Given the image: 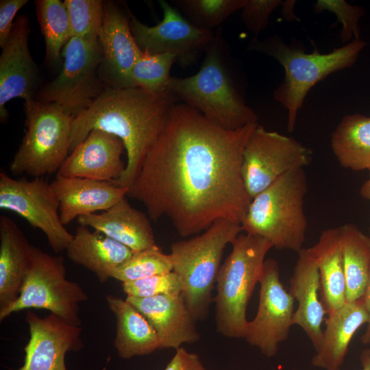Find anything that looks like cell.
<instances>
[{
  "label": "cell",
  "mask_w": 370,
  "mask_h": 370,
  "mask_svg": "<svg viewBox=\"0 0 370 370\" xmlns=\"http://www.w3.org/2000/svg\"><path fill=\"white\" fill-rule=\"evenodd\" d=\"M29 339L24 347L23 365L18 370H66L65 356L84 347L82 328L50 313L40 317L28 310L25 317Z\"/></svg>",
  "instance_id": "cell-15"
},
{
  "label": "cell",
  "mask_w": 370,
  "mask_h": 370,
  "mask_svg": "<svg viewBox=\"0 0 370 370\" xmlns=\"http://www.w3.org/2000/svg\"><path fill=\"white\" fill-rule=\"evenodd\" d=\"M231 245L232 251L217 278L215 323L223 336L243 338L249 321L248 302L260 282L265 256L273 247L264 238L246 233H241Z\"/></svg>",
  "instance_id": "cell-7"
},
{
  "label": "cell",
  "mask_w": 370,
  "mask_h": 370,
  "mask_svg": "<svg viewBox=\"0 0 370 370\" xmlns=\"http://www.w3.org/2000/svg\"><path fill=\"white\" fill-rule=\"evenodd\" d=\"M312 151L296 139L258 125L243 153L242 175L251 198L286 173L311 162Z\"/></svg>",
  "instance_id": "cell-11"
},
{
  "label": "cell",
  "mask_w": 370,
  "mask_h": 370,
  "mask_svg": "<svg viewBox=\"0 0 370 370\" xmlns=\"http://www.w3.org/2000/svg\"><path fill=\"white\" fill-rule=\"evenodd\" d=\"M173 271L169 254H164L157 245L134 252L132 256L116 268L111 275L123 282L134 281Z\"/></svg>",
  "instance_id": "cell-33"
},
{
  "label": "cell",
  "mask_w": 370,
  "mask_h": 370,
  "mask_svg": "<svg viewBox=\"0 0 370 370\" xmlns=\"http://www.w3.org/2000/svg\"><path fill=\"white\" fill-rule=\"evenodd\" d=\"M159 3L163 18L154 26L145 25L130 14L131 31L138 47L149 54L173 55L183 66L193 63L206 51L215 34L193 25L169 3L161 0Z\"/></svg>",
  "instance_id": "cell-14"
},
{
  "label": "cell",
  "mask_w": 370,
  "mask_h": 370,
  "mask_svg": "<svg viewBox=\"0 0 370 370\" xmlns=\"http://www.w3.org/2000/svg\"><path fill=\"white\" fill-rule=\"evenodd\" d=\"M155 330L160 349H177L184 343H194L200 335L182 293L149 297L127 296Z\"/></svg>",
  "instance_id": "cell-19"
},
{
  "label": "cell",
  "mask_w": 370,
  "mask_h": 370,
  "mask_svg": "<svg viewBox=\"0 0 370 370\" xmlns=\"http://www.w3.org/2000/svg\"><path fill=\"white\" fill-rule=\"evenodd\" d=\"M25 133L10 164L14 175L42 177L58 171L70 153L73 117L53 103L25 101Z\"/></svg>",
  "instance_id": "cell-8"
},
{
  "label": "cell",
  "mask_w": 370,
  "mask_h": 370,
  "mask_svg": "<svg viewBox=\"0 0 370 370\" xmlns=\"http://www.w3.org/2000/svg\"><path fill=\"white\" fill-rule=\"evenodd\" d=\"M369 177L363 183L362 186H361L360 194L362 198L370 201V169H369Z\"/></svg>",
  "instance_id": "cell-43"
},
{
  "label": "cell",
  "mask_w": 370,
  "mask_h": 370,
  "mask_svg": "<svg viewBox=\"0 0 370 370\" xmlns=\"http://www.w3.org/2000/svg\"><path fill=\"white\" fill-rule=\"evenodd\" d=\"M60 74L43 87L38 101L53 103L75 118L91 106L105 90L98 71L103 53L99 38L71 37L62 51Z\"/></svg>",
  "instance_id": "cell-10"
},
{
  "label": "cell",
  "mask_w": 370,
  "mask_h": 370,
  "mask_svg": "<svg viewBox=\"0 0 370 370\" xmlns=\"http://www.w3.org/2000/svg\"><path fill=\"white\" fill-rule=\"evenodd\" d=\"M343 268L346 281V300L362 298L370 273V236L356 225L339 227Z\"/></svg>",
  "instance_id": "cell-29"
},
{
  "label": "cell",
  "mask_w": 370,
  "mask_h": 370,
  "mask_svg": "<svg viewBox=\"0 0 370 370\" xmlns=\"http://www.w3.org/2000/svg\"><path fill=\"white\" fill-rule=\"evenodd\" d=\"M259 284L258 310L248 321L243 338L264 356L271 358L289 336L295 300L281 282L275 259L265 260Z\"/></svg>",
  "instance_id": "cell-13"
},
{
  "label": "cell",
  "mask_w": 370,
  "mask_h": 370,
  "mask_svg": "<svg viewBox=\"0 0 370 370\" xmlns=\"http://www.w3.org/2000/svg\"><path fill=\"white\" fill-rule=\"evenodd\" d=\"M367 322L368 315L362 298L346 302L328 314L320 347L311 364L324 370H340L353 336Z\"/></svg>",
  "instance_id": "cell-24"
},
{
  "label": "cell",
  "mask_w": 370,
  "mask_h": 370,
  "mask_svg": "<svg viewBox=\"0 0 370 370\" xmlns=\"http://www.w3.org/2000/svg\"><path fill=\"white\" fill-rule=\"evenodd\" d=\"M32 247L10 217H0V310L18 297L32 261Z\"/></svg>",
  "instance_id": "cell-23"
},
{
  "label": "cell",
  "mask_w": 370,
  "mask_h": 370,
  "mask_svg": "<svg viewBox=\"0 0 370 370\" xmlns=\"http://www.w3.org/2000/svg\"><path fill=\"white\" fill-rule=\"evenodd\" d=\"M27 0L0 1V46L4 47L12 33L13 19L17 12L24 6Z\"/></svg>",
  "instance_id": "cell-38"
},
{
  "label": "cell",
  "mask_w": 370,
  "mask_h": 370,
  "mask_svg": "<svg viewBox=\"0 0 370 370\" xmlns=\"http://www.w3.org/2000/svg\"><path fill=\"white\" fill-rule=\"evenodd\" d=\"M122 140L100 130H92L68 156L57 174L112 182L123 175L126 164Z\"/></svg>",
  "instance_id": "cell-17"
},
{
  "label": "cell",
  "mask_w": 370,
  "mask_h": 370,
  "mask_svg": "<svg viewBox=\"0 0 370 370\" xmlns=\"http://www.w3.org/2000/svg\"><path fill=\"white\" fill-rule=\"evenodd\" d=\"M307 251L319 269L321 299L328 314L347 302L339 227L324 230Z\"/></svg>",
  "instance_id": "cell-26"
},
{
  "label": "cell",
  "mask_w": 370,
  "mask_h": 370,
  "mask_svg": "<svg viewBox=\"0 0 370 370\" xmlns=\"http://www.w3.org/2000/svg\"><path fill=\"white\" fill-rule=\"evenodd\" d=\"M362 370H370V348L362 350L359 356Z\"/></svg>",
  "instance_id": "cell-42"
},
{
  "label": "cell",
  "mask_w": 370,
  "mask_h": 370,
  "mask_svg": "<svg viewBox=\"0 0 370 370\" xmlns=\"http://www.w3.org/2000/svg\"><path fill=\"white\" fill-rule=\"evenodd\" d=\"M88 295L77 282L66 278L64 259L33 246L32 261L16 300L0 310V321L24 309H45L66 322L80 326L79 303Z\"/></svg>",
  "instance_id": "cell-9"
},
{
  "label": "cell",
  "mask_w": 370,
  "mask_h": 370,
  "mask_svg": "<svg viewBox=\"0 0 370 370\" xmlns=\"http://www.w3.org/2000/svg\"><path fill=\"white\" fill-rule=\"evenodd\" d=\"M247 0H176L177 9L195 26L208 31L242 10Z\"/></svg>",
  "instance_id": "cell-32"
},
{
  "label": "cell",
  "mask_w": 370,
  "mask_h": 370,
  "mask_svg": "<svg viewBox=\"0 0 370 370\" xmlns=\"http://www.w3.org/2000/svg\"><path fill=\"white\" fill-rule=\"evenodd\" d=\"M106 301L116 319L114 347L120 358L147 356L160 349L155 330L132 304L112 295H107Z\"/></svg>",
  "instance_id": "cell-27"
},
{
  "label": "cell",
  "mask_w": 370,
  "mask_h": 370,
  "mask_svg": "<svg viewBox=\"0 0 370 370\" xmlns=\"http://www.w3.org/2000/svg\"><path fill=\"white\" fill-rule=\"evenodd\" d=\"M258 125L227 130L177 102L127 196L141 202L151 220L167 217L184 238L219 219L241 223L251 201L243 153Z\"/></svg>",
  "instance_id": "cell-1"
},
{
  "label": "cell",
  "mask_w": 370,
  "mask_h": 370,
  "mask_svg": "<svg viewBox=\"0 0 370 370\" xmlns=\"http://www.w3.org/2000/svg\"><path fill=\"white\" fill-rule=\"evenodd\" d=\"M99 40L103 53L101 68L110 87H130L132 68L143 53L130 25V18L114 3H104Z\"/></svg>",
  "instance_id": "cell-18"
},
{
  "label": "cell",
  "mask_w": 370,
  "mask_h": 370,
  "mask_svg": "<svg viewBox=\"0 0 370 370\" xmlns=\"http://www.w3.org/2000/svg\"><path fill=\"white\" fill-rule=\"evenodd\" d=\"M74 263L92 272L101 283L106 282L113 271L127 260L133 251L127 247L88 227L79 225L66 249Z\"/></svg>",
  "instance_id": "cell-25"
},
{
  "label": "cell",
  "mask_w": 370,
  "mask_h": 370,
  "mask_svg": "<svg viewBox=\"0 0 370 370\" xmlns=\"http://www.w3.org/2000/svg\"><path fill=\"white\" fill-rule=\"evenodd\" d=\"M0 208L16 213L45 235L56 253L66 250L73 239L62 224L59 203L51 187L42 177L14 179L0 172Z\"/></svg>",
  "instance_id": "cell-12"
},
{
  "label": "cell",
  "mask_w": 370,
  "mask_h": 370,
  "mask_svg": "<svg viewBox=\"0 0 370 370\" xmlns=\"http://www.w3.org/2000/svg\"><path fill=\"white\" fill-rule=\"evenodd\" d=\"M242 232L241 223L221 219L203 233L172 243L173 271L180 280L182 295L196 321L208 318L224 249Z\"/></svg>",
  "instance_id": "cell-6"
},
{
  "label": "cell",
  "mask_w": 370,
  "mask_h": 370,
  "mask_svg": "<svg viewBox=\"0 0 370 370\" xmlns=\"http://www.w3.org/2000/svg\"><path fill=\"white\" fill-rule=\"evenodd\" d=\"M362 299L368 315V322L366 331L361 337L360 341L364 344H369L370 343V273Z\"/></svg>",
  "instance_id": "cell-40"
},
{
  "label": "cell",
  "mask_w": 370,
  "mask_h": 370,
  "mask_svg": "<svg viewBox=\"0 0 370 370\" xmlns=\"http://www.w3.org/2000/svg\"><path fill=\"white\" fill-rule=\"evenodd\" d=\"M35 5L45 38L46 57L50 62H57L63 48L72 37L66 5L60 0H38Z\"/></svg>",
  "instance_id": "cell-30"
},
{
  "label": "cell",
  "mask_w": 370,
  "mask_h": 370,
  "mask_svg": "<svg viewBox=\"0 0 370 370\" xmlns=\"http://www.w3.org/2000/svg\"><path fill=\"white\" fill-rule=\"evenodd\" d=\"M307 190L304 168L283 175L251 199L241 222L243 231L264 238L277 249L299 253L308 227L304 209Z\"/></svg>",
  "instance_id": "cell-5"
},
{
  "label": "cell",
  "mask_w": 370,
  "mask_h": 370,
  "mask_svg": "<svg viewBox=\"0 0 370 370\" xmlns=\"http://www.w3.org/2000/svg\"><path fill=\"white\" fill-rule=\"evenodd\" d=\"M298 255L288 290L298 303L292 322L302 328L317 351L321 343V325L327 314L321 299L320 275L307 249L303 248Z\"/></svg>",
  "instance_id": "cell-21"
},
{
  "label": "cell",
  "mask_w": 370,
  "mask_h": 370,
  "mask_svg": "<svg viewBox=\"0 0 370 370\" xmlns=\"http://www.w3.org/2000/svg\"><path fill=\"white\" fill-rule=\"evenodd\" d=\"M64 225L81 216L105 211L127 195L129 188L109 182L56 175L50 184Z\"/></svg>",
  "instance_id": "cell-20"
},
{
  "label": "cell",
  "mask_w": 370,
  "mask_h": 370,
  "mask_svg": "<svg viewBox=\"0 0 370 370\" xmlns=\"http://www.w3.org/2000/svg\"><path fill=\"white\" fill-rule=\"evenodd\" d=\"M176 62L175 57L169 53L143 52L130 73V87H138L155 93L169 91L171 68Z\"/></svg>",
  "instance_id": "cell-31"
},
{
  "label": "cell",
  "mask_w": 370,
  "mask_h": 370,
  "mask_svg": "<svg viewBox=\"0 0 370 370\" xmlns=\"http://www.w3.org/2000/svg\"><path fill=\"white\" fill-rule=\"evenodd\" d=\"M72 37L99 38L102 27L104 3L101 0H65Z\"/></svg>",
  "instance_id": "cell-34"
},
{
  "label": "cell",
  "mask_w": 370,
  "mask_h": 370,
  "mask_svg": "<svg viewBox=\"0 0 370 370\" xmlns=\"http://www.w3.org/2000/svg\"><path fill=\"white\" fill-rule=\"evenodd\" d=\"M369 231H370V228H369Z\"/></svg>",
  "instance_id": "cell-44"
},
{
  "label": "cell",
  "mask_w": 370,
  "mask_h": 370,
  "mask_svg": "<svg viewBox=\"0 0 370 370\" xmlns=\"http://www.w3.org/2000/svg\"><path fill=\"white\" fill-rule=\"evenodd\" d=\"M295 1H286L285 2H283V10L282 14L283 16L287 18L288 20H294L296 17L295 14L293 12V5L295 4Z\"/></svg>",
  "instance_id": "cell-41"
},
{
  "label": "cell",
  "mask_w": 370,
  "mask_h": 370,
  "mask_svg": "<svg viewBox=\"0 0 370 370\" xmlns=\"http://www.w3.org/2000/svg\"><path fill=\"white\" fill-rule=\"evenodd\" d=\"M79 225L90 227L130 248L140 251L156 244L149 219L134 208L125 197L101 213L81 216Z\"/></svg>",
  "instance_id": "cell-22"
},
{
  "label": "cell",
  "mask_w": 370,
  "mask_h": 370,
  "mask_svg": "<svg viewBox=\"0 0 370 370\" xmlns=\"http://www.w3.org/2000/svg\"><path fill=\"white\" fill-rule=\"evenodd\" d=\"M331 148L338 163L354 171L370 169V116H344L331 136Z\"/></svg>",
  "instance_id": "cell-28"
},
{
  "label": "cell",
  "mask_w": 370,
  "mask_h": 370,
  "mask_svg": "<svg viewBox=\"0 0 370 370\" xmlns=\"http://www.w3.org/2000/svg\"><path fill=\"white\" fill-rule=\"evenodd\" d=\"M316 12H331L336 14L342 24L340 38L345 44L352 39H360V29L359 21L365 15L364 9L359 5H354L344 0H318L314 5Z\"/></svg>",
  "instance_id": "cell-35"
},
{
  "label": "cell",
  "mask_w": 370,
  "mask_h": 370,
  "mask_svg": "<svg viewBox=\"0 0 370 370\" xmlns=\"http://www.w3.org/2000/svg\"><path fill=\"white\" fill-rule=\"evenodd\" d=\"M366 45L363 40L354 39L330 53H321L317 48L306 53L286 44L278 36H271L262 40H253L249 47L271 56L283 66L284 78L273 91V97L287 110V128L291 132L311 88L331 73L352 67Z\"/></svg>",
  "instance_id": "cell-3"
},
{
  "label": "cell",
  "mask_w": 370,
  "mask_h": 370,
  "mask_svg": "<svg viewBox=\"0 0 370 370\" xmlns=\"http://www.w3.org/2000/svg\"><path fill=\"white\" fill-rule=\"evenodd\" d=\"M127 296L149 297L160 295L182 293V284L178 275L173 271L160 275L122 283Z\"/></svg>",
  "instance_id": "cell-36"
},
{
  "label": "cell",
  "mask_w": 370,
  "mask_h": 370,
  "mask_svg": "<svg viewBox=\"0 0 370 370\" xmlns=\"http://www.w3.org/2000/svg\"><path fill=\"white\" fill-rule=\"evenodd\" d=\"M178 101L170 91L108 86L90 108L73 118L70 153L93 130L115 135L124 145L127 162L122 176L112 183L129 188Z\"/></svg>",
  "instance_id": "cell-2"
},
{
  "label": "cell",
  "mask_w": 370,
  "mask_h": 370,
  "mask_svg": "<svg viewBox=\"0 0 370 370\" xmlns=\"http://www.w3.org/2000/svg\"><path fill=\"white\" fill-rule=\"evenodd\" d=\"M29 21L20 16L14 23L12 33L0 56V116L8 113L5 103L14 98L25 101L34 99L38 71L28 47Z\"/></svg>",
  "instance_id": "cell-16"
},
{
  "label": "cell",
  "mask_w": 370,
  "mask_h": 370,
  "mask_svg": "<svg viewBox=\"0 0 370 370\" xmlns=\"http://www.w3.org/2000/svg\"><path fill=\"white\" fill-rule=\"evenodd\" d=\"M282 3L281 0H247L241 14L245 25L258 34L267 27L273 11Z\"/></svg>",
  "instance_id": "cell-37"
},
{
  "label": "cell",
  "mask_w": 370,
  "mask_h": 370,
  "mask_svg": "<svg viewBox=\"0 0 370 370\" xmlns=\"http://www.w3.org/2000/svg\"><path fill=\"white\" fill-rule=\"evenodd\" d=\"M223 47L219 29L205 51L198 72L187 77H171L168 90L215 124L235 130L257 123L258 116L232 84L224 60Z\"/></svg>",
  "instance_id": "cell-4"
},
{
  "label": "cell",
  "mask_w": 370,
  "mask_h": 370,
  "mask_svg": "<svg viewBox=\"0 0 370 370\" xmlns=\"http://www.w3.org/2000/svg\"><path fill=\"white\" fill-rule=\"evenodd\" d=\"M164 370H207L198 354L181 347L175 349Z\"/></svg>",
  "instance_id": "cell-39"
}]
</instances>
